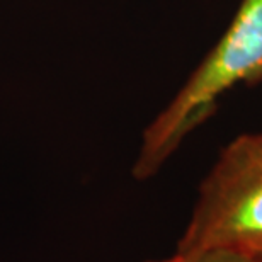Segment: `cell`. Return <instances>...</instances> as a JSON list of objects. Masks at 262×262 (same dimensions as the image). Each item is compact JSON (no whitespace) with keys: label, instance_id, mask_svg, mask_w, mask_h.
I'll list each match as a JSON object with an SVG mask.
<instances>
[{"label":"cell","instance_id":"obj_2","mask_svg":"<svg viewBox=\"0 0 262 262\" xmlns=\"http://www.w3.org/2000/svg\"><path fill=\"white\" fill-rule=\"evenodd\" d=\"M206 249L262 254V131L230 141L201 182L174 252Z\"/></svg>","mask_w":262,"mask_h":262},{"label":"cell","instance_id":"obj_4","mask_svg":"<svg viewBox=\"0 0 262 262\" xmlns=\"http://www.w3.org/2000/svg\"><path fill=\"white\" fill-rule=\"evenodd\" d=\"M259 255H260V257H262V254H259Z\"/></svg>","mask_w":262,"mask_h":262},{"label":"cell","instance_id":"obj_3","mask_svg":"<svg viewBox=\"0 0 262 262\" xmlns=\"http://www.w3.org/2000/svg\"><path fill=\"white\" fill-rule=\"evenodd\" d=\"M148 262H262V257L259 254L245 252V250L206 249L189 254L172 252L164 259H155Z\"/></svg>","mask_w":262,"mask_h":262},{"label":"cell","instance_id":"obj_1","mask_svg":"<svg viewBox=\"0 0 262 262\" xmlns=\"http://www.w3.org/2000/svg\"><path fill=\"white\" fill-rule=\"evenodd\" d=\"M255 82H262V0H242L214 48L143 131L135 179L154 177L186 136L211 116L230 89Z\"/></svg>","mask_w":262,"mask_h":262}]
</instances>
